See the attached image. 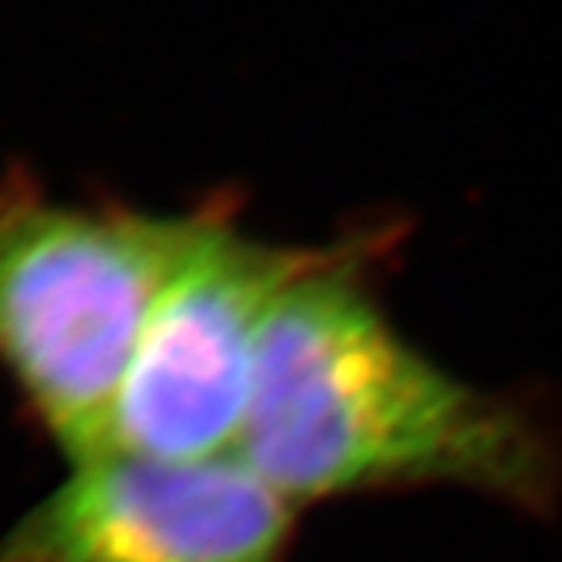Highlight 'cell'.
Listing matches in <instances>:
<instances>
[{"instance_id":"6da1fadb","label":"cell","mask_w":562,"mask_h":562,"mask_svg":"<svg viewBox=\"0 0 562 562\" xmlns=\"http://www.w3.org/2000/svg\"><path fill=\"white\" fill-rule=\"evenodd\" d=\"M384 235L338 241L272 310L238 453L297 509L450 487L522 513L562 494L541 413L457 379L391 322L369 269Z\"/></svg>"},{"instance_id":"7a4b0ae2","label":"cell","mask_w":562,"mask_h":562,"mask_svg":"<svg viewBox=\"0 0 562 562\" xmlns=\"http://www.w3.org/2000/svg\"><path fill=\"white\" fill-rule=\"evenodd\" d=\"M210 216L0 188V369L72 462L106 450L140 335Z\"/></svg>"},{"instance_id":"3957f363","label":"cell","mask_w":562,"mask_h":562,"mask_svg":"<svg viewBox=\"0 0 562 562\" xmlns=\"http://www.w3.org/2000/svg\"><path fill=\"white\" fill-rule=\"evenodd\" d=\"M331 247L262 241L244 235L228 206H213L140 335L103 453H238L269 316Z\"/></svg>"},{"instance_id":"277c9868","label":"cell","mask_w":562,"mask_h":562,"mask_svg":"<svg viewBox=\"0 0 562 562\" xmlns=\"http://www.w3.org/2000/svg\"><path fill=\"white\" fill-rule=\"evenodd\" d=\"M297 506L241 453H98L0 538V562H288Z\"/></svg>"}]
</instances>
